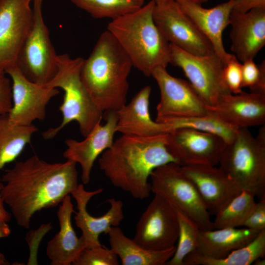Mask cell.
<instances>
[{
    "label": "cell",
    "mask_w": 265,
    "mask_h": 265,
    "mask_svg": "<svg viewBox=\"0 0 265 265\" xmlns=\"http://www.w3.org/2000/svg\"><path fill=\"white\" fill-rule=\"evenodd\" d=\"M0 193L17 223L29 229L32 216L53 208L78 187L76 163H50L33 155L5 170Z\"/></svg>",
    "instance_id": "cell-1"
},
{
    "label": "cell",
    "mask_w": 265,
    "mask_h": 265,
    "mask_svg": "<svg viewBox=\"0 0 265 265\" xmlns=\"http://www.w3.org/2000/svg\"><path fill=\"white\" fill-rule=\"evenodd\" d=\"M167 134L148 137L123 134L101 154L100 169L113 186L132 197H149L152 172L168 163H177L166 149Z\"/></svg>",
    "instance_id": "cell-2"
},
{
    "label": "cell",
    "mask_w": 265,
    "mask_h": 265,
    "mask_svg": "<svg viewBox=\"0 0 265 265\" xmlns=\"http://www.w3.org/2000/svg\"><path fill=\"white\" fill-rule=\"evenodd\" d=\"M132 62L113 36L103 32L80 69L81 80L96 106L103 112L126 103Z\"/></svg>",
    "instance_id": "cell-3"
},
{
    "label": "cell",
    "mask_w": 265,
    "mask_h": 265,
    "mask_svg": "<svg viewBox=\"0 0 265 265\" xmlns=\"http://www.w3.org/2000/svg\"><path fill=\"white\" fill-rule=\"evenodd\" d=\"M155 1L151 0L138 10L112 20L107 30L130 58L132 66L146 77L170 62V44L153 18Z\"/></svg>",
    "instance_id": "cell-4"
},
{
    "label": "cell",
    "mask_w": 265,
    "mask_h": 265,
    "mask_svg": "<svg viewBox=\"0 0 265 265\" xmlns=\"http://www.w3.org/2000/svg\"><path fill=\"white\" fill-rule=\"evenodd\" d=\"M83 60L82 57L73 58L66 53L58 55L56 73L47 85L61 88L64 92L63 102L59 108L62 119L58 126L42 133L45 139H53L73 121L78 123L84 137L101 124L103 112L94 104L81 79Z\"/></svg>",
    "instance_id": "cell-5"
},
{
    "label": "cell",
    "mask_w": 265,
    "mask_h": 265,
    "mask_svg": "<svg viewBox=\"0 0 265 265\" xmlns=\"http://www.w3.org/2000/svg\"><path fill=\"white\" fill-rule=\"evenodd\" d=\"M218 164L242 190L265 200V125L256 136L248 128H239L226 144Z\"/></svg>",
    "instance_id": "cell-6"
},
{
    "label": "cell",
    "mask_w": 265,
    "mask_h": 265,
    "mask_svg": "<svg viewBox=\"0 0 265 265\" xmlns=\"http://www.w3.org/2000/svg\"><path fill=\"white\" fill-rule=\"evenodd\" d=\"M151 192L180 211L200 230L214 229L210 214L198 190L181 165L170 162L155 169L151 174Z\"/></svg>",
    "instance_id": "cell-7"
},
{
    "label": "cell",
    "mask_w": 265,
    "mask_h": 265,
    "mask_svg": "<svg viewBox=\"0 0 265 265\" xmlns=\"http://www.w3.org/2000/svg\"><path fill=\"white\" fill-rule=\"evenodd\" d=\"M42 1L33 0L32 26L15 65L30 81L47 85L56 73L58 55L51 42L49 31L43 19Z\"/></svg>",
    "instance_id": "cell-8"
},
{
    "label": "cell",
    "mask_w": 265,
    "mask_h": 265,
    "mask_svg": "<svg viewBox=\"0 0 265 265\" xmlns=\"http://www.w3.org/2000/svg\"><path fill=\"white\" fill-rule=\"evenodd\" d=\"M151 76L160 92L156 121L167 123L210 112L208 106L189 81L171 76L162 67L155 69Z\"/></svg>",
    "instance_id": "cell-9"
},
{
    "label": "cell",
    "mask_w": 265,
    "mask_h": 265,
    "mask_svg": "<svg viewBox=\"0 0 265 265\" xmlns=\"http://www.w3.org/2000/svg\"><path fill=\"white\" fill-rule=\"evenodd\" d=\"M170 63L180 68L209 107L221 96L231 93L223 79L224 63L215 53L197 55L170 44Z\"/></svg>",
    "instance_id": "cell-10"
},
{
    "label": "cell",
    "mask_w": 265,
    "mask_h": 265,
    "mask_svg": "<svg viewBox=\"0 0 265 265\" xmlns=\"http://www.w3.org/2000/svg\"><path fill=\"white\" fill-rule=\"evenodd\" d=\"M153 18L171 45L197 55L215 53L211 43L177 1L155 2Z\"/></svg>",
    "instance_id": "cell-11"
},
{
    "label": "cell",
    "mask_w": 265,
    "mask_h": 265,
    "mask_svg": "<svg viewBox=\"0 0 265 265\" xmlns=\"http://www.w3.org/2000/svg\"><path fill=\"white\" fill-rule=\"evenodd\" d=\"M179 232L175 209L155 194L137 223L133 240L145 249L163 250L175 246Z\"/></svg>",
    "instance_id": "cell-12"
},
{
    "label": "cell",
    "mask_w": 265,
    "mask_h": 265,
    "mask_svg": "<svg viewBox=\"0 0 265 265\" xmlns=\"http://www.w3.org/2000/svg\"><path fill=\"white\" fill-rule=\"evenodd\" d=\"M12 83V106L8 113L10 122L29 126L46 117L47 106L59 93L58 88L41 85L27 79L14 64L4 70Z\"/></svg>",
    "instance_id": "cell-13"
},
{
    "label": "cell",
    "mask_w": 265,
    "mask_h": 265,
    "mask_svg": "<svg viewBox=\"0 0 265 265\" xmlns=\"http://www.w3.org/2000/svg\"><path fill=\"white\" fill-rule=\"evenodd\" d=\"M226 144L215 134L181 127L167 134L166 147L177 163L181 166H216Z\"/></svg>",
    "instance_id": "cell-14"
},
{
    "label": "cell",
    "mask_w": 265,
    "mask_h": 265,
    "mask_svg": "<svg viewBox=\"0 0 265 265\" xmlns=\"http://www.w3.org/2000/svg\"><path fill=\"white\" fill-rule=\"evenodd\" d=\"M33 0H0V70L15 64L33 21Z\"/></svg>",
    "instance_id": "cell-15"
},
{
    "label": "cell",
    "mask_w": 265,
    "mask_h": 265,
    "mask_svg": "<svg viewBox=\"0 0 265 265\" xmlns=\"http://www.w3.org/2000/svg\"><path fill=\"white\" fill-rule=\"evenodd\" d=\"M106 123L97 125L82 141L74 139H66L67 147L63 153L67 160L79 163L81 168L82 183L87 184L96 159L105 150L109 148L114 142L116 130L117 116L116 111L107 112Z\"/></svg>",
    "instance_id": "cell-16"
},
{
    "label": "cell",
    "mask_w": 265,
    "mask_h": 265,
    "mask_svg": "<svg viewBox=\"0 0 265 265\" xmlns=\"http://www.w3.org/2000/svg\"><path fill=\"white\" fill-rule=\"evenodd\" d=\"M198 190L210 214L215 215L242 189L219 167L182 166Z\"/></svg>",
    "instance_id": "cell-17"
},
{
    "label": "cell",
    "mask_w": 265,
    "mask_h": 265,
    "mask_svg": "<svg viewBox=\"0 0 265 265\" xmlns=\"http://www.w3.org/2000/svg\"><path fill=\"white\" fill-rule=\"evenodd\" d=\"M231 50L240 62L253 59L265 45V7L230 15Z\"/></svg>",
    "instance_id": "cell-18"
},
{
    "label": "cell",
    "mask_w": 265,
    "mask_h": 265,
    "mask_svg": "<svg viewBox=\"0 0 265 265\" xmlns=\"http://www.w3.org/2000/svg\"><path fill=\"white\" fill-rule=\"evenodd\" d=\"M102 188L92 191H87L83 185H79L71 193L77 203L78 212H75L74 219L76 226L81 232V236L87 244V247L100 245L99 240L101 234H107L112 227L118 226L124 218L121 200L111 198L108 200L110 208L103 215L94 217L87 211V206L95 195L102 193Z\"/></svg>",
    "instance_id": "cell-19"
},
{
    "label": "cell",
    "mask_w": 265,
    "mask_h": 265,
    "mask_svg": "<svg viewBox=\"0 0 265 265\" xmlns=\"http://www.w3.org/2000/svg\"><path fill=\"white\" fill-rule=\"evenodd\" d=\"M209 109L224 122L236 128L265 124V94L242 91L237 94H224Z\"/></svg>",
    "instance_id": "cell-20"
},
{
    "label": "cell",
    "mask_w": 265,
    "mask_h": 265,
    "mask_svg": "<svg viewBox=\"0 0 265 265\" xmlns=\"http://www.w3.org/2000/svg\"><path fill=\"white\" fill-rule=\"evenodd\" d=\"M151 90L150 85L144 86L128 104L116 111L117 132L124 135L148 137L168 133L175 129L170 124L151 119L149 112Z\"/></svg>",
    "instance_id": "cell-21"
},
{
    "label": "cell",
    "mask_w": 265,
    "mask_h": 265,
    "mask_svg": "<svg viewBox=\"0 0 265 265\" xmlns=\"http://www.w3.org/2000/svg\"><path fill=\"white\" fill-rule=\"evenodd\" d=\"M182 10L190 18L212 46L214 53L225 63L229 53L224 48L222 34L229 26L230 15L235 3L232 0L212 8L190 1H177Z\"/></svg>",
    "instance_id": "cell-22"
},
{
    "label": "cell",
    "mask_w": 265,
    "mask_h": 265,
    "mask_svg": "<svg viewBox=\"0 0 265 265\" xmlns=\"http://www.w3.org/2000/svg\"><path fill=\"white\" fill-rule=\"evenodd\" d=\"M57 212L59 231L48 243L46 254L52 265L74 264L87 244L81 236L78 237L72 226L71 217L75 212L71 198L66 196Z\"/></svg>",
    "instance_id": "cell-23"
},
{
    "label": "cell",
    "mask_w": 265,
    "mask_h": 265,
    "mask_svg": "<svg viewBox=\"0 0 265 265\" xmlns=\"http://www.w3.org/2000/svg\"><path fill=\"white\" fill-rule=\"evenodd\" d=\"M260 232L245 227L200 230L198 246L193 253L212 259L223 258L249 243Z\"/></svg>",
    "instance_id": "cell-24"
},
{
    "label": "cell",
    "mask_w": 265,
    "mask_h": 265,
    "mask_svg": "<svg viewBox=\"0 0 265 265\" xmlns=\"http://www.w3.org/2000/svg\"><path fill=\"white\" fill-rule=\"evenodd\" d=\"M106 234L110 248L123 265H165L176 250V246L159 251L145 249L127 237L118 226L112 227Z\"/></svg>",
    "instance_id": "cell-25"
},
{
    "label": "cell",
    "mask_w": 265,
    "mask_h": 265,
    "mask_svg": "<svg viewBox=\"0 0 265 265\" xmlns=\"http://www.w3.org/2000/svg\"><path fill=\"white\" fill-rule=\"evenodd\" d=\"M38 131L33 124H12L8 114L0 115V170L18 158Z\"/></svg>",
    "instance_id": "cell-26"
},
{
    "label": "cell",
    "mask_w": 265,
    "mask_h": 265,
    "mask_svg": "<svg viewBox=\"0 0 265 265\" xmlns=\"http://www.w3.org/2000/svg\"><path fill=\"white\" fill-rule=\"evenodd\" d=\"M265 257V229L246 245L219 259H212L194 253L186 256L184 265H250L258 259Z\"/></svg>",
    "instance_id": "cell-27"
},
{
    "label": "cell",
    "mask_w": 265,
    "mask_h": 265,
    "mask_svg": "<svg viewBox=\"0 0 265 265\" xmlns=\"http://www.w3.org/2000/svg\"><path fill=\"white\" fill-rule=\"evenodd\" d=\"M77 7L95 19L111 20L132 13L145 4V0H70Z\"/></svg>",
    "instance_id": "cell-28"
},
{
    "label": "cell",
    "mask_w": 265,
    "mask_h": 265,
    "mask_svg": "<svg viewBox=\"0 0 265 265\" xmlns=\"http://www.w3.org/2000/svg\"><path fill=\"white\" fill-rule=\"evenodd\" d=\"M255 198L253 192L242 190L215 214L214 229L242 227L256 203Z\"/></svg>",
    "instance_id": "cell-29"
},
{
    "label": "cell",
    "mask_w": 265,
    "mask_h": 265,
    "mask_svg": "<svg viewBox=\"0 0 265 265\" xmlns=\"http://www.w3.org/2000/svg\"><path fill=\"white\" fill-rule=\"evenodd\" d=\"M174 209L176 212L179 228L178 244L173 255L166 265H184L185 257L195 252L197 249L200 229L188 216Z\"/></svg>",
    "instance_id": "cell-30"
},
{
    "label": "cell",
    "mask_w": 265,
    "mask_h": 265,
    "mask_svg": "<svg viewBox=\"0 0 265 265\" xmlns=\"http://www.w3.org/2000/svg\"><path fill=\"white\" fill-rule=\"evenodd\" d=\"M167 123L171 124L175 129L190 128L215 134L227 143L235 138L239 129L227 124L211 111L205 115L176 119Z\"/></svg>",
    "instance_id": "cell-31"
},
{
    "label": "cell",
    "mask_w": 265,
    "mask_h": 265,
    "mask_svg": "<svg viewBox=\"0 0 265 265\" xmlns=\"http://www.w3.org/2000/svg\"><path fill=\"white\" fill-rule=\"evenodd\" d=\"M242 64V86L248 87L251 92L265 94V61L257 65L253 59Z\"/></svg>",
    "instance_id": "cell-32"
},
{
    "label": "cell",
    "mask_w": 265,
    "mask_h": 265,
    "mask_svg": "<svg viewBox=\"0 0 265 265\" xmlns=\"http://www.w3.org/2000/svg\"><path fill=\"white\" fill-rule=\"evenodd\" d=\"M75 265H118V257L102 244L85 248L73 264Z\"/></svg>",
    "instance_id": "cell-33"
},
{
    "label": "cell",
    "mask_w": 265,
    "mask_h": 265,
    "mask_svg": "<svg viewBox=\"0 0 265 265\" xmlns=\"http://www.w3.org/2000/svg\"><path fill=\"white\" fill-rule=\"evenodd\" d=\"M224 82L233 94L241 93L242 90V64L233 53H229L223 70Z\"/></svg>",
    "instance_id": "cell-34"
},
{
    "label": "cell",
    "mask_w": 265,
    "mask_h": 265,
    "mask_svg": "<svg viewBox=\"0 0 265 265\" xmlns=\"http://www.w3.org/2000/svg\"><path fill=\"white\" fill-rule=\"evenodd\" d=\"M242 227L258 232L265 229V200L256 202Z\"/></svg>",
    "instance_id": "cell-35"
},
{
    "label": "cell",
    "mask_w": 265,
    "mask_h": 265,
    "mask_svg": "<svg viewBox=\"0 0 265 265\" xmlns=\"http://www.w3.org/2000/svg\"><path fill=\"white\" fill-rule=\"evenodd\" d=\"M3 70H0V115L8 114L12 106V83Z\"/></svg>",
    "instance_id": "cell-36"
},
{
    "label": "cell",
    "mask_w": 265,
    "mask_h": 265,
    "mask_svg": "<svg viewBox=\"0 0 265 265\" xmlns=\"http://www.w3.org/2000/svg\"><path fill=\"white\" fill-rule=\"evenodd\" d=\"M235 3L233 10L244 13L251 9L265 7V0H232Z\"/></svg>",
    "instance_id": "cell-37"
},
{
    "label": "cell",
    "mask_w": 265,
    "mask_h": 265,
    "mask_svg": "<svg viewBox=\"0 0 265 265\" xmlns=\"http://www.w3.org/2000/svg\"><path fill=\"white\" fill-rule=\"evenodd\" d=\"M3 184L0 181V219L8 222L11 218V214L5 209L4 203L1 196V189Z\"/></svg>",
    "instance_id": "cell-38"
},
{
    "label": "cell",
    "mask_w": 265,
    "mask_h": 265,
    "mask_svg": "<svg viewBox=\"0 0 265 265\" xmlns=\"http://www.w3.org/2000/svg\"><path fill=\"white\" fill-rule=\"evenodd\" d=\"M11 233V230L7 222L0 219V238L7 237Z\"/></svg>",
    "instance_id": "cell-39"
},
{
    "label": "cell",
    "mask_w": 265,
    "mask_h": 265,
    "mask_svg": "<svg viewBox=\"0 0 265 265\" xmlns=\"http://www.w3.org/2000/svg\"><path fill=\"white\" fill-rule=\"evenodd\" d=\"M166 0H174V1H176L186 0V1H192V2H196V3L202 4L203 3H205V2H207L208 0H162L161 1H166ZM159 2H160V1H159Z\"/></svg>",
    "instance_id": "cell-40"
},
{
    "label": "cell",
    "mask_w": 265,
    "mask_h": 265,
    "mask_svg": "<svg viewBox=\"0 0 265 265\" xmlns=\"http://www.w3.org/2000/svg\"><path fill=\"white\" fill-rule=\"evenodd\" d=\"M9 264V263L5 259L4 256L0 253V265H7Z\"/></svg>",
    "instance_id": "cell-41"
},
{
    "label": "cell",
    "mask_w": 265,
    "mask_h": 265,
    "mask_svg": "<svg viewBox=\"0 0 265 265\" xmlns=\"http://www.w3.org/2000/svg\"><path fill=\"white\" fill-rule=\"evenodd\" d=\"M255 265H265V258H261L257 259L253 264Z\"/></svg>",
    "instance_id": "cell-42"
},
{
    "label": "cell",
    "mask_w": 265,
    "mask_h": 265,
    "mask_svg": "<svg viewBox=\"0 0 265 265\" xmlns=\"http://www.w3.org/2000/svg\"><path fill=\"white\" fill-rule=\"evenodd\" d=\"M154 0L156 2H157L161 1V0Z\"/></svg>",
    "instance_id": "cell-43"
},
{
    "label": "cell",
    "mask_w": 265,
    "mask_h": 265,
    "mask_svg": "<svg viewBox=\"0 0 265 265\" xmlns=\"http://www.w3.org/2000/svg\"><path fill=\"white\" fill-rule=\"evenodd\" d=\"M40 0L43 1V0Z\"/></svg>",
    "instance_id": "cell-44"
}]
</instances>
